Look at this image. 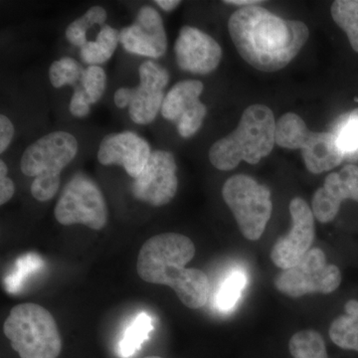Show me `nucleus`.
Wrapping results in <instances>:
<instances>
[{
    "label": "nucleus",
    "instance_id": "1",
    "mask_svg": "<svg viewBox=\"0 0 358 358\" xmlns=\"http://www.w3.org/2000/svg\"><path fill=\"white\" fill-rule=\"evenodd\" d=\"M228 30L243 60L267 73L288 66L310 35L308 26L301 21L284 20L259 6L235 11L228 21Z\"/></svg>",
    "mask_w": 358,
    "mask_h": 358
},
{
    "label": "nucleus",
    "instance_id": "2",
    "mask_svg": "<svg viewBox=\"0 0 358 358\" xmlns=\"http://www.w3.org/2000/svg\"><path fill=\"white\" fill-rule=\"evenodd\" d=\"M194 256V243L185 235H155L141 247L136 271L145 282L171 287L185 307L196 310L208 301L210 282L203 271L185 268Z\"/></svg>",
    "mask_w": 358,
    "mask_h": 358
},
{
    "label": "nucleus",
    "instance_id": "3",
    "mask_svg": "<svg viewBox=\"0 0 358 358\" xmlns=\"http://www.w3.org/2000/svg\"><path fill=\"white\" fill-rule=\"evenodd\" d=\"M275 121L267 106H250L244 110L237 128L214 143L209 160L219 171L236 169L242 160L257 164L272 152L275 143Z\"/></svg>",
    "mask_w": 358,
    "mask_h": 358
},
{
    "label": "nucleus",
    "instance_id": "4",
    "mask_svg": "<svg viewBox=\"0 0 358 358\" xmlns=\"http://www.w3.org/2000/svg\"><path fill=\"white\" fill-rule=\"evenodd\" d=\"M3 331L21 358H57L62 350L57 322L48 310L37 303L13 308Z\"/></svg>",
    "mask_w": 358,
    "mask_h": 358
},
{
    "label": "nucleus",
    "instance_id": "5",
    "mask_svg": "<svg viewBox=\"0 0 358 358\" xmlns=\"http://www.w3.org/2000/svg\"><path fill=\"white\" fill-rule=\"evenodd\" d=\"M222 196L243 236L251 241L260 239L273 212L268 188L251 176L236 174L224 183Z\"/></svg>",
    "mask_w": 358,
    "mask_h": 358
},
{
    "label": "nucleus",
    "instance_id": "6",
    "mask_svg": "<svg viewBox=\"0 0 358 358\" xmlns=\"http://www.w3.org/2000/svg\"><path fill=\"white\" fill-rule=\"evenodd\" d=\"M77 138L67 131H53L26 148L20 160L22 173L34 182L60 187L63 169L76 157Z\"/></svg>",
    "mask_w": 358,
    "mask_h": 358
},
{
    "label": "nucleus",
    "instance_id": "7",
    "mask_svg": "<svg viewBox=\"0 0 358 358\" xmlns=\"http://www.w3.org/2000/svg\"><path fill=\"white\" fill-rule=\"evenodd\" d=\"M54 216L62 225L82 224L102 230L108 223V207L100 187L83 173L75 174L61 193Z\"/></svg>",
    "mask_w": 358,
    "mask_h": 358
},
{
    "label": "nucleus",
    "instance_id": "8",
    "mask_svg": "<svg viewBox=\"0 0 358 358\" xmlns=\"http://www.w3.org/2000/svg\"><path fill=\"white\" fill-rule=\"evenodd\" d=\"M138 86L117 89L114 101L120 109L129 108V117L134 124H148L157 119L162 110L169 73L162 65L148 60L138 68Z\"/></svg>",
    "mask_w": 358,
    "mask_h": 358
},
{
    "label": "nucleus",
    "instance_id": "9",
    "mask_svg": "<svg viewBox=\"0 0 358 358\" xmlns=\"http://www.w3.org/2000/svg\"><path fill=\"white\" fill-rule=\"evenodd\" d=\"M341 273L338 266L327 263L324 252L310 249L294 267L282 271L275 281V288L291 298L308 294H331L338 288Z\"/></svg>",
    "mask_w": 358,
    "mask_h": 358
},
{
    "label": "nucleus",
    "instance_id": "10",
    "mask_svg": "<svg viewBox=\"0 0 358 358\" xmlns=\"http://www.w3.org/2000/svg\"><path fill=\"white\" fill-rule=\"evenodd\" d=\"M176 173L174 155L166 150H155L143 173L131 183L134 199L154 207L169 204L178 192Z\"/></svg>",
    "mask_w": 358,
    "mask_h": 358
},
{
    "label": "nucleus",
    "instance_id": "11",
    "mask_svg": "<svg viewBox=\"0 0 358 358\" xmlns=\"http://www.w3.org/2000/svg\"><path fill=\"white\" fill-rule=\"evenodd\" d=\"M204 85L199 80H185L174 85L164 98L162 115L167 121L176 122L182 138L194 136L203 124L207 108L200 96Z\"/></svg>",
    "mask_w": 358,
    "mask_h": 358
},
{
    "label": "nucleus",
    "instance_id": "12",
    "mask_svg": "<svg viewBox=\"0 0 358 358\" xmlns=\"http://www.w3.org/2000/svg\"><path fill=\"white\" fill-rule=\"evenodd\" d=\"M292 228L288 234L275 241L271 259L277 267L287 270L300 262L315 240V216L307 202L294 197L289 203Z\"/></svg>",
    "mask_w": 358,
    "mask_h": 358
},
{
    "label": "nucleus",
    "instance_id": "13",
    "mask_svg": "<svg viewBox=\"0 0 358 358\" xmlns=\"http://www.w3.org/2000/svg\"><path fill=\"white\" fill-rule=\"evenodd\" d=\"M120 43L124 50L134 55L162 57L167 50V36L159 11L150 6L141 7L133 24L120 32Z\"/></svg>",
    "mask_w": 358,
    "mask_h": 358
},
{
    "label": "nucleus",
    "instance_id": "14",
    "mask_svg": "<svg viewBox=\"0 0 358 358\" xmlns=\"http://www.w3.org/2000/svg\"><path fill=\"white\" fill-rule=\"evenodd\" d=\"M176 63L181 70L207 75L217 69L222 59L220 45L199 28L185 26L174 44Z\"/></svg>",
    "mask_w": 358,
    "mask_h": 358
},
{
    "label": "nucleus",
    "instance_id": "15",
    "mask_svg": "<svg viewBox=\"0 0 358 358\" xmlns=\"http://www.w3.org/2000/svg\"><path fill=\"white\" fill-rule=\"evenodd\" d=\"M152 152L145 138L133 131H122L103 138L99 147L98 160L103 166L124 167L136 179L143 173Z\"/></svg>",
    "mask_w": 358,
    "mask_h": 358
},
{
    "label": "nucleus",
    "instance_id": "16",
    "mask_svg": "<svg viewBox=\"0 0 358 358\" xmlns=\"http://www.w3.org/2000/svg\"><path fill=\"white\" fill-rule=\"evenodd\" d=\"M301 150L306 167L315 174L331 171L345 159L331 131H310Z\"/></svg>",
    "mask_w": 358,
    "mask_h": 358
},
{
    "label": "nucleus",
    "instance_id": "17",
    "mask_svg": "<svg viewBox=\"0 0 358 358\" xmlns=\"http://www.w3.org/2000/svg\"><path fill=\"white\" fill-rule=\"evenodd\" d=\"M320 189L336 206L346 199L358 202V166L348 164L339 173H329Z\"/></svg>",
    "mask_w": 358,
    "mask_h": 358
},
{
    "label": "nucleus",
    "instance_id": "18",
    "mask_svg": "<svg viewBox=\"0 0 358 358\" xmlns=\"http://www.w3.org/2000/svg\"><path fill=\"white\" fill-rule=\"evenodd\" d=\"M329 338L334 345L346 350L358 352V301L350 300L345 305V315L334 320L329 327Z\"/></svg>",
    "mask_w": 358,
    "mask_h": 358
},
{
    "label": "nucleus",
    "instance_id": "19",
    "mask_svg": "<svg viewBox=\"0 0 358 358\" xmlns=\"http://www.w3.org/2000/svg\"><path fill=\"white\" fill-rule=\"evenodd\" d=\"M120 43V32L110 25H103L96 41H88L81 47L82 60L90 66L103 64L112 58Z\"/></svg>",
    "mask_w": 358,
    "mask_h": 358
},
{
    "label": "nucleus",
    "instance_id": "20",
    "mask_svg": "<svg viewBox=\"0 0 358 358\" xmlns=\"http://www.w3.org/2000/svg\"><path fill=\"white\" fill-rule=\"evenodd\" d=\"M310 134L307 124L294 113L282 115L275 122V143L281 148L301 150Z\"/></svg>",
    "mask_w": 358,
    "mask_h": 358
},
{
    "label": "nucleus",
    "instance_id": "21",
    "mask_svg": "<svg viewBox=\"0 0 358 358\" xmlns=\"http://www.w3.org/2000/svg\"><path fill=\"white\" fill-rule=\"evenodd\" d=\"M331 133L345 159L358 160V109L341 115Z\"/></svg>",
    "mask_w": 358,
    "mask_h": 358
},
{
    "label": "nucleus",
    "instance_id": "22",
    "mask_svg": "<svg viewBox=\"0 0 358 358\" xmlns=\"http://www.w3.org/2000/svg\"><path fill=\"white\" fill-rule=\"evenodd\" d=\"M154 331L152 320L148 313H143L127 327L124 336L117 345V353L122 358H129L140 350L141 345Z\"/></svg>",
    "mask_w": 358,
    "mask_h": 358
},
{
    "label": "nucleus",
    "instance_id": "23",
    "mask_svg": "<svg viewBox=\"0 0 358 358\" xmlns=\"http://www.w3.org/2000/svg\"><path fill=\"white\" fill-rule=\"evenodd\" d=\"M247 285V275L242 268H234L221 282L214 298L219 312L228 313L237 305Z\"/></svg>",
    "mask_w": 358,
    "mask_h": 358
},
{
    "label": "nucleus",
    "instance_id": "24",
    "mask_svg": "<svg viewBox=\"0 0 358 358\" xmlns=\"http://www.w3.org/2000/svg\"><path fill=\"white\" fill-rule=\"evenodd\" d=\"M289 350L294 358H329L324 338L312 329L294 334L289 339Z\"/></svg>",
    "mask_w": 358,
    "mask_h": 358
},
{
    "label": "nucleus",
    "instance_id": "25",
    "mask_svg": "<svg viewBox=\"0 0 358 358\" xmlns=\"http://www.w3.org/2000/svg\"><path fill=\"white\" fill-rule=\"evenodd\" d=\"M331 13L334 22L346 33L353 50L358 53V1L336 0Z\"/></svg>",
    "mask_w": 358,
    "mask_h": 358
},
{
    "label": "nucleus",
    "instance_id": "26",
    "mask_svg": "<svg viewBox=\"0 0 358 358\" xmlns=\"http://www.w3.org/2000/svg\"><path fill=\"white\" fill-rule=\"evenodd\" d=\"M108 14L102 6H95L85 13L81 17L71 22L66 28V38L75 46L83 47L88 42L87 31L94 25H105Z\"/></svg>",
    "mask_w": 358,
    "mask_h": 358
},
{
    "label": "nucleus",
    "instance_id": "27",
    "mask_svg": "<svg viewBox=\"0 0 358 358\" xmlns=\"http://www.w3.org/2000/svg\"><path fill=\"white\" fill-rule=\"evenodd\" d=\"M84 70L75 59L63 57L52 63L49 68V79L54 88L74 85L82 80Z\"/></svg>",
    "mask_w": 358,
    "mask_h": 358
},
{
    "label": "nucleus",
    "instance_id": "28",
    "mask_svg": "<svg viewBox=\"0 0 358 358\" xmlns=\"http://www.w3.org/2000/svg\"><path fill=\"white\" fill-rule=\"evenodd\" d=\"M42 266H43V262L35 254H27V255L21 257L16 262L11 274L4 281L6 291L8 293H17L28 275L36 272V270H38Z\"/></svg>",
    "mask_w": 358,
    "mask_h": 358
},
{
    "label": "nucleus",
    "instance_id": "29",
    "mask_svg": "<svg viewBox=\"0 0 358 358\" xmlns=\"http://www.w3.org/2000/svg\"><path fill=\"white\" fill-rule=\"evenodd\" d=\"M84 91L90 103H96L102 98L107 86V75L100 66H89L82 76Z\"/></svg>",
    "mask_w": 358,
    "mask_h": 358
},
{
    "label": "nucleus",
    "instance_id": "30",
    "mask_svg": "<svg viewBox=\"0 0 358 358\" xmlns=\"http://www.w3.org/2000/svg\"><path fill=\"white\" fill-rule=\"evenodd\" d=\"M90 103L88 96L84 90L77 89L73 94L70 101V113L74 117H85L90 114Z\"/></svg>",
    "mask_w": 358,
    "mask_h": 358
},
{
    "label": "nucleus",
    "instance_id": "31",
    "mask_svg": "<svg viewBox=\"0 0 358 358\" xmlns=\"http://www.w3.org/2000/svg\"><path fill=\"white\" fill-rule=\"evenodd\" d=\"M8 169L3 160H0V204L4 205L13 199L15 185L13 179L7 176Z\"/></svg>",
    "mask_w": 358,
    "mask_h": 358
},
{
    "label": "nucleus",
    "instance_id": "32",
    "mask_svg": "<svg viewBox=\"0 0 358 358\" xmlns=\"http://www.w3.org/2000/svg\"><path fill=\"white\" fill-rule=\"evenodd\" d=\"M14 136V126L6 115H0V152L3 154L8 148Z\"/></svg>",
    "mask_w": 358,
    "mask_h": 358
},
{
    "label": "nucleus",
    "instance_id": "33",
    "mask_svg": "<svg viewBox=\"0 0 358 358\" xmlns=\"http://www.w3.org/2000/svg\"><path fill=\"white\" fill-rule=\"evenodd\" d=\"M181 2L178 0H157L155 4L159 6L162 10L166 11V13H171L174 10L176 7L179 6Z\"/></svg>",
    "mask_w": 358,
    "mask_h": 358
},
{
    "label": "nucleus",
    "instance_id": "34",
    "mask_svg": "<svg viewBox=\"0 0 358 358\" xmlns=\"http://www.w3.org/2000/svg\"><path fill=\"white\" fill-rule=\"evenodd\" d=\"M262 1H259V0H226L224 3L230 4V6L248 7L257 6Z\"/></svg>",
    "mask_w": 358,
    "mask_h": 358
},
{
    "label": "nucleus",
    "instance_id": "35",
    "mask_svg": "<svg viewBox=\"0 0 358 358\" xmlns=\"http://www.w3.org/2000/svg\"><path fill=\"white\" fill-rule=\"evenodd\" d=\"M141 358H164L160 357H141Z\"/></svg>",
    "mask_w": 358,
    "mask_h": 358
}]
</instances>
